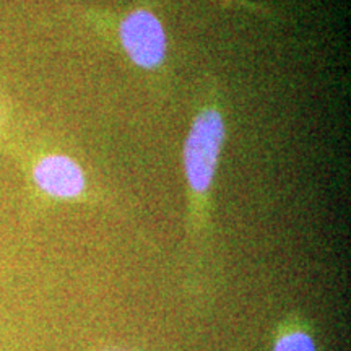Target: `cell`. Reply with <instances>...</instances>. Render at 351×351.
I'll list each match as a JSON object with an SVG mask.
<instances>
[{"mask_svg":"<svg viewBox=\"0 0 351 351\" xmlns=\"http://www.w3.org/2000/svg\"><path fill=\"white\" fill-rule=\"evenodd\" d=\"M225 135V122L217 109H205L192 122L184 145V169L192 191L204 194L212 186Z\"/></svg>","mask_w":351,"mask_h":351,"instance_id":"6da1fadb","label":"cell"},{"mask_svg":"<svg viewBox=\"0 0 351 351\" xmlns=\"http://www.w3.org/2000/svg\"><path fill=\"white\" fill-rule=\"evenodd\" d=\"M121 43L127 56L142 69H155L165 60L168 41L163 25L155 13L135 10L121 23Z\"/></svg>","mask_w":351,"mask_h":351,"instance_id":"7a4b0ae2","label":"cell"},{"mask_svg":"<svg viewBox=\"0 0 351 351\" xmlns=\"http://www.w3.org/2000/svg\"><path fill=\"white\" fill-rule=\"evenodd\" d=\"M33 178L44 194L57 199H73L85 189V174L72 158L47 155L34 166Z\"/></svg>","mask_w":351,"mask_h":351,"instance_id":"3957f363","label":"cell"},{"mask_svg":"<svg viewBox=\"0 0 351 351\" xmlns=\"http://www.w3.org/2000/svg\"><path fill=\"white\" fill-rule=\"evenodd\" d=\"M274 351H315V343L307 333H288L276 340Z\"/></svg>","mask_w":351,"mask_h":351,"instance_id":"277c9868","label":"cell"}]
</instances>
